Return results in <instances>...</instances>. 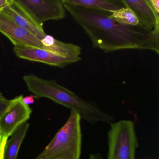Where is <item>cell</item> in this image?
<instances>
[{"label": "cell", "instance_id": "6", "mask_svg": "<svg viewBox=\"0 0 159 159\" xmlns=\"http://www.w3.org/2000/svg\"><path fill=\"white\" fill-rule=\"evenodd\" d=\"M23 98L21 95L11 99L8 108L0 118V133L7 138L30 118L32 110L24 103Z\"/></svg>", "mask_w": 159, "mask_h": 159}, {"label": "cell", "instance_id": "20", "mask_svg": "<svg viewBox=\"0 0 159 159\" xmlns=\"http://www.w3.org/2000/svg\"><path fill=\"white\" fill-rule=\"evenodd\" d=\"M88 159H103L102 155L99 152L93 153L90 154Z\"/></svg>", "mask_w": 159, "mask_h": 159}, {"label": "cell", "instance_id": "11", "mask_svg": "<svg viewBox=\"0 0 159 159\" xmlns=\"http://www.w3.org/2000/svg\"><path fill=\"white\" fill-rule=\"evenodd\" d=\"M40 41L43 49L64 57H78L81 54V48L79 45L63 42L51 35L46 34Z\"/></svg>", "mask_w": 159, "mask_h": 159}, {"label": "cell", "instance_id": "9", "mask_svg": "<svg viewBox=\"0 0 159 159\" xmlns=\"http://www.w3.org/2000/svg\"><path fill=\"white\" fill-rule=\"evenodd\" d=\"M125 7L131 9L137 17L139 25L149 30L159 31L157 19L148 0H122Z\"/></svg>", "mask_w": 159, "mask_h": 159}, {"label": "cell", "instance_id": "12", "mask_svg": "<svg viewBox=\"0 0 159 159\" xmlns=\"http://www.w3.org/2000/svg\"><path fill=\"white\" fill-rule=\"evenodd\" d=\"M62 2L109 13L125 7L122 0H62Z\"/></svg>", "mask_w": 159, "mask_h": 159}, {"label": "cell", "instance_id": "7", "mask_svg": "<svg viewBox=\"0 0 159 159\" xmlns=\"http://www.w3.org/2000/svg\"><path fill=\"white\" fill-rule=\"evenodd\" d=\"M0 33L6 36L14 47L43 49L40 40L1 11H0Z\"/></svg>", "mask_w": 159, "mask_h": 159}, {"label": "cell", "instance_id": "4", "mask_svg": "<svg viewBox=\"0 0 159 159\" xmlns=\"http://www.w3.org/2000/svg\"><path fill=\"white\" fill-rule=\"evenodd\" d=\"M110 124L107 159H136L139 142L134 122L123 120Z\"/></svg>", "mask_w": 159, "mask_h": 159}, {"label": "cell", "instance_id": "3", "mask_svg": "<svg viewBox=\"0 0 159 159\" xmlns=\"http://www.w3.org/2000/svg\"><path fill=\"white\" fill-rule=\"evenodd\" d=\"M80 117L70 111L67 120L36 159H80L82 134Z\"/></svg>", "mask_w": 159, "mask_h": 159}, {"label": "cell", "instance_id": "8", "mask_svg": "<svg viewBox=\"0 0 159 159\" xmlns=\"http://www.w3.org/2000/svg\"><path fill=\"white\" fill-rule=\"evenodd\" d=\"M14 51L19 58L60 68H65L82 60L80 57H64L42 48L14 47Z\"/></svg>", "mask_w": 159, "mask_h": 159}, {"label": "cell", "instance_id": "15", "mask_svg": "<svg viewBox=\"0 0 159 159\" xmlns=\"http://www.w3.org/2000/svg\"><path fill=\"white\" fill-rule=\"evenodd\" d=\"M11 100L7 99L0 91V118L6 111L10 105Z\"/></svg>", "mask_w": 159, "mask_h": 159}, {"label": "cell", "instance_id": "16", "mask_svg": "<svg viewBox=\"0 0 159 159\" xmlns=\"http://www.w3.org/2000/svg\"><path fill=\"white\" fill-rule=\"evenodd\" d=\"M152 11L159 19V0H148Z\"/></svg>", "mask_w": 159, "mask_h": 159}, {"label": "cell", "instance_id": "2", "mask_svg": "<svg viewBox=\"0 0 159 159\" xmlns=\"http://www.w3.org/2000/svg\"><path fill=\"white\" fill-rule=\"evenodd\" d=\"M23 80L29 91L37 98H49L74 111L81 120L92 125L98 123L110 124L115 120L114 116L103 111L95 103L83 99L54 80H44L33 74L25 75Z\"/></svg>", "mask_w": 159, "mask_h": 159}, {"label": "cell", "instance_id": "13", "mask_svg": "<svg viewBox=\"0 0 159 159\" xmlns=\"http://www.w3.org/2000/svg\"><path fill=\"white\" fill-rule=\"evenodd\" d=\"M30 125L25 123L19 126L7 140L3 159H16L21 145L25 137Z\"/></svg>", "mask_w": 159, "mask_h": 159}, {"label": "cell", "instance_id": "17", "mask_svg": "<svg viewBox=\"0 0 159 159\" xmlns=\"http://www.w3.org/2000/svg\"><path fill=\"white\" fill-rule=\"evenodd\" d=\"M8 139L0 133V159H3L5 145Z\"/></svg>", "mask_w": 159, "mask_h": 159}, {"label": "cell", "instance_id": "19", "mask_svg": "<svg viewBox=\"0 0 159 159\" xmlns=\"http://www.w3.org/2000/svg\"><path fill=\"white\" fill-rule=\"evenodd\" d=\"M11 2L12 0H0V11L10 5Z\"/></svg>", "mask_w": 159, "mask_h": 159}, {"label": "cell", "instance_id": "5", "mask_svg": "<svg viewBox=\"0 0 159 159\" xmlns=\"http://www.w3.org/2000/svg\"><path fill=\"white\" fill-rule=\"evenodd\" d=\"M15 2L42 28L46 21L61 20L66 16L62 0H16Z\"/></svg>", "mask_w": 159, "mask_h": 159}, {"label": "cell", "instance_id": "10", "mask_svg": "<svg viewBox=\"0 0 159 159\" xmlns=\"http://www.w3.org/2000/svg\"><path fill=\"white\" fill-rule=\"evenodd\" d=\"M1 12L9 16L16 24L28 30L40 40L46 36V34L43 28L39 26L22 10L15 0H12L11 4L4 8Z\"/></svg>", "mask_w": 159, "mask_h": 159}, {"label": "cell", "instance_id": "1", "mask_svg": "<svg viewBox=\"0 0 159 159\" xmlns=\"http://www.w3.org/2000/svg\"><path fill=\"white\" fill-rule=\"evenodd\" d=\"M65 10L88 35L94 48L106 52L142 50L159 53V31L127 25L110 18L109 12L63 3Z\"/></svg>", "mask_w": 159, "mask_h": 159}, {"label": "cell", "instance_id": "14", "mask_svg": "<svg viewBox=\"0 0 159 159\" xmlns=\"http://www.w3.org/2000/svg\"><path fill=\"white\" fill-rule=\"evenodd\" d=\"M109 16L112 20L122 25L131 26L139 25L138 19L134 13L127 7L110 13Z\"/></svg>", "mask_w": 159, "mask_h": 159}, {"label": "cell", "instance_id": "18", "mask_svg": "<svg viewBox=\"0 0 159 159\" xmlns=\"http://www.w3.org/2000/svg\"><path fill=\"white\" fill-rule=\"evenodd\" d=\"M37 98L35 96L30 95L23 98V102L25 105H28L32 104L35 102V98Z\"/></svg>", "mask_w": 159, "mask_h": 159}]
</instances>
